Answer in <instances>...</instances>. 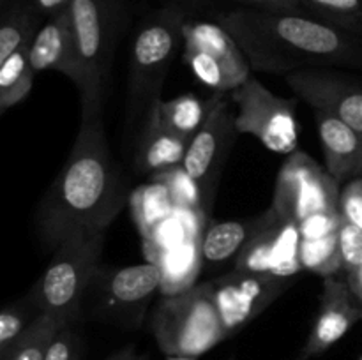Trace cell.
I'll return each mask as SVG.
<instances>
[{
	"mask_svg": "<svg viewBox=\"0 0 362 360\" xmlns=\"http://www.w3.org/2000/svg\"><path fill=\"white\" fill-rule=\"evenodd\" d=\"M126 205L129 194L110 150L103 116L81 120L69 157L39 205V239L55 249L74 235L106 232Z\"/></svg>",
	"mask_w": 362,
	"mask_h": 360,
	"instance_id": "6da1fadb",
	"label": "cell"
},
{
	"mask_svg": "<svg viewBox=\"0 0 362 360\" xmlns=\"http://www.w3.org/2000/svg\"><path fill=\"white\" fill-rule=\"evenodd\" d=\"M246 55L251 69L283 74L325 66H361L362 34L341 30L300 13L243 7L216 14Z\"/></svg>",
	"mask_w": 362,
	"mask_h": 360,
	"instance_id": "7a4b0ae2",
	"label": "cell"
},
{
	"mask_svg": "<svg viewBox=\"0 0 362 360\" xmlns=\"http://www.w3.org/2000/svg\"><path fill=\"white\" fill-rule=\"evenodd\" d=\"M69 20L78 59L81 120L103 116L113 53L122 23L120 0H71Z\"/></svg>",
	"mask_w": 362,
	"mask_h": 360,
	"instance_id": "3957f363",
	"label": "cell"
},
{
	"mask_svg": "<svg viewBox=\"0 0 362 360\" xmlns=\"http://www.w3.org/2000/svg\"><path fill=\"white\" fill-rule=\"evenodd\" d=\"M187 14L175 6L148 14L134 32L129 59V109L145 122L161 101L163 85L180 46Z\"/></svg>",
	"mask_w": 362,
	"mask_h": 360,
	"instance_id": "277c9868",
	"label": "cell"
},
{
	"mask_svg": "<svg viewBox=\"0 0 362 360\" xmlns=\"http://www.w3.org/2000/svg\"><path fill=\"white\" fill-rule=\"evenodd\" d=\"M151 330L166 356H200L228 337L209 282L163 295L152 314Z\"/></svg>",
	"mask_w": 362,
	"mask_h": 360,
	"instance_id": "5b68a950",
	"label": "cell"
},
{
	"mask_svg": "<svg viewBox=\"0 0 362 360\" xmlns=\"http://www.w3.org/2000/svg\"><path fill=\"white\" fill-rule=\"evenodd\" d=\"M105 239L106 232L74 235L53 249L52 260L34 288L39 313L57 314L73 321L99 270Z\"/></svg>",
	"mask_w": 362,
	"mask_h": 360,
	"instance_id": "8992f818",
	"label": "cell"
},
{
	"mask_svg": "<svg viewBox=\"0 0 362 360\" xmlns=\"http://www.w3.org/2000/svg\"><path fill=\"white\" fill-rule=\"evenodd\" d=\"M237 106V131L251 134L274 154L290 155L299 145L297 99L279 97L250 76L240 87L230 92Z\"/></svg>",
	"mask_w": 362,
	"mask_h": 360,
	"instance_id": "52a82bcc",
	"label": "cell"
},
{
	"mask_svg": "<svg viewBox=\"0 0 362 360\" xmlns=\"http://www.w3.org/2000/svg\"><path fill=\"white\" fill-rule=\"evenodd\" d=\"M339 193L338 180L297 148L279 169L271 208L283 219L300 222L315 212L339 210Z\"/></svg>",
	"mask_w": 362,
	"mask_h": 360,
	"instance_id": "ba28073f",
	"label": "cell"
},
{
	"mask_svg": "<svg viewBox=\"0 0 362 360\" xmlns=\"http://www.w3.org/2000/svg\"><path fill=\"white\" fill-rule=\"evenodd\" d=\"M232 104L230 92H216L211 112L191 138L182 162V168L202 187L207 210L212 207L219 176L239 134Z\"/></svg>",
	"mask_w": 362,
	"mask_h": 360,
	"instance_id": "9c48e42d",
	"label": "cell"
},
{
	"mask_svg": "<svg viewBox=\"0 0 362 360\" xmlns=\"http://www.w3.org/2000/svg\"><path fill=\"white\" fill-rule=\"evenodd\" d=\"M88 288H95L94 311L99 316L122 327H136L161 288V270L151 261L117 270L99 268Z\"/></svg>",
	"mask_w": 362,
	"mask_h": 360,
	"instance_id": "30bf717a",
	"label": "cell"
},
{
	"mask_svg": "<svg viewBox=\"0 0 362 360\" xmlns=\"http://www.w3.org/2000/svg\"><path fill=\"white\" fill-rule=\"evenodd\" d=\"M293 277L232 270L209 282L226 334L232 335L260 316L292 284Z\"/></svg>",
	"mask_w": 362,
	"mask_h": 360,
	"instance_id": "8fae6325",
	"label": "cell"
},
{
	"mask_svg": "<svg viewBox=\"0 0 362 360\" xmlns=\"http://www.w3.org/2000/svg\"><path fill=\"white\" fill-rule=\"evenodd\" d=\"M300 233L297 222L283 219L274 208L264 212V222L239 251L233 270L293 277L303 270L299 258Z\"/></svg>",
	"mask_w": 362,
	"mask_h": 360,
	"instance_id": "7c38bea8",
	"label": "cell"
},
{
	"mask_svg": "<svg viewBox=\"0 0 362 360\" xmlns=\"http://www.w3.org/2000/svg\"><path fill=\"white\" fill-rule=\"evenodd\" d=\"M300 99L345 122L362 136V87L322 69L293 71L285 76Z\"/></svg>",
	"mask_w": 362,
	"mask_h": 360,
	"instance_id": "4fadbf2b",
	"label": "cell"
},
{
	"mask_svg": "<svg viewBox=\"0 0 362 360\" xmlns=\"http://www.w3.org/2000/svg\"><path fill=\"white\" fill-rule=\"evenodd\" d=\"M359 321H362V306L354 299L346 281L336 275L324 277L320 311L306 344L300 349L299 360H310L327 352Z\"/></svg>",
	"mask_w": 362,
	"mask_h": 360,
	"instance_id": "5bb4252c",
	"label": "cell"
},
{
	"mask_svg": "<svg viewBox=\"0 0 362 360\" xmlns=\"http://www.w3.org/2000/svg\"><path fill=\"white\" fill-rule=\"evenodd\" d=\"M28 64L34 73L57 71L78 83V59L69 11L48 18L28 44Z\"/></svg>",
	"mask_w": 362,
	"mask_h": 360,
	"instance_id": "9a60e30c",
	"label": "cell"
},
{
	"mask_svg": "<svg viewBox=\"0 0 362 360\" xmlns=\"http://www.w3.org/2000/svg\"><path fill=\"white\" fill-rule=\"evenodd\" d=\"M325 169L338 182L362 173V136L339 119L315 109Z\"/></svg>",
	"mask_w": 362,
	"mask_h": 360,
	"instance_id": "2e32d148",
	"label": "cell"
},
{
	"mask_svg": "<svg viewBox=\"0 0 362 360\" xmlns=\"http://www.w3.org/2000/svg\"><path fill=\"white\" fill-rule=\"evenodd\" d=\"M187 145L189 140L147 119L144 122L134 164L138 172L151 173V175L168 172L177 166H182Z\"/></svg>",
	"mask_w": 362,
	"mask_h": 360,
	"instance_id": "e0dca14e",
	"label": "cell"
},
{
	"mask_svg": "<svg viewBox=\"0 0 362 360\" xmlns=\"http://www.w3.org/2000/svg\"><path fill=\"white\" fill-rule=\"evenodd\" d=\"M161 270L163 295H175V293L189 289L197 284V277L205 263L202 256V236L200 239H187L179 246L159 254L154 261Z\"/></svg>",
	"mask_w": 362,
	"mask_h": 360,
	"instance_id": "ac0fdd59",
	"label": "cell"
},
{
	"mask_svg": "<svg viewBox=\"0 0 362 360\" xmlns=\"http://www.w3.org/2000/svg\"><path fill=\"white\" fill-rule=\"evenodd\" d=\"M212 102H214V95L204 101L198 95L187 92V94L177 95L170 101L161 99L147 119L154 120L158 126L173 131L175 134L191 141V138L197 134V131L207 119Z\"/></svg>",
	"mask_w": 362,
	"mask_h": 360,
	"instance_id": "d6986e66",
	"label": "cell"
},
{
	"mask_svg": "<svg viewBox=\"0 0 362 360\" xmlns=\"http://www.w3.org/2000/svg\"><path fill=\"white\" fill-rule=\"evenodd\" d=\"M264 222V214L247 221H219L205 228L202 235V256L207 263H221L237 256Z\"/></svg>",
	"mask_w": 362,
	"mask_h": 360,
	"instance_id": "ffe728a7",
	"label": "cell"
},
{
	"mask_svg": "<svg viewBox=\"0 0 362 360\" xmlns=\"http://www.w3.org/2000/svg\"><path fill=\"white\" fill-rule=\"evenodd\" d=\"M67 323L71 321L64 316L39 313L21 334L4 348L0 360H45L53 337Z\"/></svg>",
	"mask_w": 362,
	"mask_h": 360,
	"instance_id": "44dd1931",
	"label": "cell"
},
{
	"mask_svg": "<svg viewBox=\"0 0 362 360\" xmlns=\"http://www.w3.org/2000/svg\"><path fill=\"white\" fill-rule=\"evenodd\" d=\"M129 208L141 239H147L173 212L168 189L159 182L145 184L129 194Z\"/></svg>",
	"mask_w": 362,
	"mask_h": 360,
	"instance_id": "7402d4cb",
	"label": "cell"
},
{
	"mask_svg": "<svg viewBox=\"0 0 362 360\" xmlns=\"http://www.w3.org/2000/svg\"><path fill=\"white\" fill-rule=\"evenodd\" d=\"M28 44L21 46L0 67V115L30 94L35 73L28 64Z\"/></svg>",
	"mask_w": 362,
	"mask_h": 360,
	"instance_id": "603a6c76",
	"label": "cell"
},
{
	"mask_svg": "<svg viewBox=\"0 0 362 360\" xmlns=\"http://www.w3.org/2000/svg\"><path fill=\"white\" fill-rule=\"evenodd\" d=\"M304 14L341 30L362 34V0H299Z\"/></svg>",
	"mask_w": 362,
	"mask_h": 360,
	"instance_id": "cb8c5ba5",
	"label": "cell"
},
{
	"mask_svg": "<svg viewBox=\"0 0 362 360\" xmlns=\"http://www.w3.org/2000/svg\"><path fill=\"white\" fill-rule=\"evenodd\" d=\"M37 11L32 7H16L0 21V67L16 53L21 46L28 44L37 32Z\"/></svg>",
	"mask_w": 362,
	"mask_h": 360,
	"instance_id": "d4e9b609",
	"label": "cell"
},
{
	"mask_svg": "<svg viewBox=\"0 0 362 360\" xmlns=\"http://www.w3.org/2000/svg\"><path fill=\"white\" fill-rule=\"evenodd\" d=\"M300 265L306 270L315 272L318 275H334L343 268L341 251H339L338 233L324 236L317 240H303L299 244Z\"/></svg>",
	"mask_w": 362,
	"mask_h": 360,
	"instance_id": "484cf974",
	"label": "cell"
},
{
	"mask_svg": "<svg viewBox=\"0 0 362 360\" xmlns=\"http://www.w3.org/2000/svg\"><path fill=\"white\" fill-rule=\"evenodd\" d=\"M152 182L163 184L168 189L175 208L207 212L202 187L194 182L193 176L182 166H177V168L168 169V172L156 173V175H152Z\"/></svg>",
	"mask_w": 362,
	"mask_h": 360,
	"instance_id": "4316f807",
	"label": "cell"
},
{
	"mask_svg": "<svg viewBox=\"0 0 362 360\" xmlns=\"http://www.w3.org/2000/svg\"><path fill=\"white\" fill-rule=\"evenodd\" d=\"M343 222H345V217H343L339 210L315 212V214L308 215L303 221L297 222V226H299L300 239L317 240L338 233Z\"/></svg>",
	"mask_w": 362,
	"mask_h": 360,
	"instance_id": "83f0119b",
	"label": "cell"
},
{
	"mask_svg": "<svg viewBox=\"0 0 362 360\" xmlns=\"http://www.w3.org/2000/svg\"><path fill=\"white\" fill-rule=\"evenodd\" d=\"M45 360H83V342L71 323L60 328L53 337Z\"/></svg>",
	"mask_w": 362,
	"mask_h": 360,
	"instance_id": "f1b7e54d",
	"label": "cell"
},
{
	"mask_svg": "<svg viewBox=\"0 0 362 360\" xmlns=\"http://www.w3.org/2000/svg\"><path fill=\"white\" fill-rule=\"evenodd\" d=\"M338 242L343 258V270L349 274L362 265V229L345 221L338 232Z\"/></svg>",
	"mask_w": 362,
	"mask_h": 360,
	"instance_id": "f546056e",
	"label": "cell"
},
{
	"mask_svg": "<svg viewBox=\"0 0 362 360\" xmlns=\"http://www.w3.org/2000/svg\"><path fill=\"white\" fill-rule=\"evenodd\" d=\"M339 212L346 222L362 229V176L352 179L341 189Z\"/></svg>",
	"mask_w": 362,
	"mask_h": 360,
	"instance_id": "4dcf8cb0",
	"label": "cell"
},
{
	"mask_svg": "<svg viewBox=\"0 0 362 360\" xmlns=\"http://www.w3.org/2000/svg\"><path fill=\"white\" fill-rule=\"evenodd\" d=\"M25 316L20 311H0V349L11 344L25 330Z\"/></svg>",
	"mask_w": 362,
	"mask_h": 360,
	"instance_id": "1f68e13d",
	"label": "cell"
},
{
	"mask_svg": "<svg viewBox=\"0 0 362 360\" xmlns=\"http://www.w3.org/2000/svg\"><path fill=\"white\" fill-rule=\"evenodd\" d=\"M250 9L272 11V13H300L304 14L299 0H235Z\"/></svg>",
	"mask_w": 362,
	"mask_h": 360,
	"instance_id": "d6a6232c",
	"label": "cell"
},
{
	"mask_svg": "<svg viewBox=\"0 0 362 360\" xmlns=\"http://www.w3.org/2000/svg\"><path fill=\"white\" fill-rule=\"evenodd\" d=\"M69 4L71 0H32V6L37 11V14H42V16L48 18L66 11L69 7Z\"/></svg>",
	"mask_w": 362,
	"mask_h": 360,
	"instance_id": "836d02e7",
	"label": "cell"
},
{
	"mask_svg": "<svg viewBox=\"0 0 362 360\" xmlns=\"http://www.w3.org/2000/svg\"><path fill=\"white\" fill-rule=\"evenodd\" d=\"M346 284H349L350 292H352L354 299L362 306V265L356 268V270L349 272L346 274Z\"/></svg>",
	"mask_w": 362,
	"mask_h": 360,
	"instance_id": "e575fe53",
	"label": "cell"
},
{
	"mask_svg": "<svg viewBox=\"0 0 362 360\" xmlns=\"http://www.w3.org/2000/svg\"><path fill=\"white\" fill-rule=\"evenodd\" d=\"M172 6L179 7V9H182L184 13H194V11H200L204 9V7H209L212 6V2L214 0H172Z\"/></svg>",
	"mask_w": 362,
	"mask_h": 360,
	"instance_id": "d590c367",
	"label": "cell"
},
{
	"mask_svg": "<svg viewBox=\"0 0 362 360\" xmlns=\"http://www.w3.org/2000/svg\"><path fill=\"white\" fill-rule=\"evenodd\" d=\"M108 360H147L144 355H138L133 348H124L119 353H115L113 356H110Z\"/></svg>",
	"mask_w": 362,
	"mask_h": 360,
	"instance_id": "8d00e7d4",
	"label": "cell"
},
{
	"mask_svg": "<svg viewBox=\"0 0 362 360\" xmlns=\"http://www.w3.org/2000/svg\"><path fill=\"white\" fill-rule=\"evenodd\" d=\"M168 360H198L197 356H168Z\"/></svg>",
	"mask_w": 362,
	"mask_h": 360,
	"instance_id": "74e56055",
	"label": "cell"
},
{
	"mask_svg": "<svg viewBox=\"0 0 362 360\" xmlns=\"http://www.w3.org/2000/svg\"><path fill=\"white\" fill-rule=\"evenodd\" d=\"M230 360H235V359H230Z\"/></svg>",
	"mask_w": 362,
	"mask_h": 360,
	"instance_id": "f35d334b",
	"label": "cell"
},
{
	"mask_svg": "<svg viewBox=\"0 0 362 360\" xmlns=\"http://www.w3.org/2000/svg\"><path fill=\"white\" fill-rule=\"evenodd\" d=\"M359 360H362V356H361V359H359Z\"/></svg>",
	"mask_w": 362,
	"mask_h": 360,
	"instance_id": "ab89813d",
	"label": "cell"
}]
</instances>
